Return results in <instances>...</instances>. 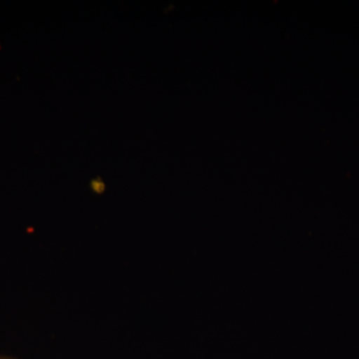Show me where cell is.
I'll return each mask as SVG.
<instances>
[{
	"instance_id": "obj_1",
	"label": "cell",
	"mask_w": 359,
	"mask_h": 359,
	"mask_svg": "<svg viewBox=\"0 0 359 359\" xmlns=\"http://www.w3.org/2000/svg\"><path fill=\"white\" fill-rule=\"evenodd\" d=\"M0 359H18V358H13V356L4 355V354H0Z\"/></svg>"
}]
</instances>
